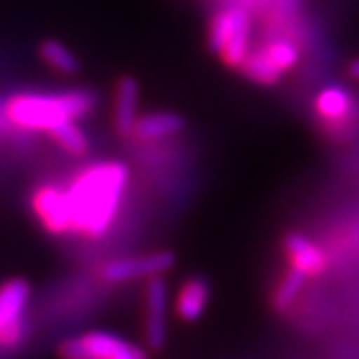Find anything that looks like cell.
Wrapping results in <instances>:
<instances>
[{"mask_svg": "<svg viewBox=\"0 0 359 359\" xmlns=\"http://www.w3.org/2000/svg\"><path fill=\"white\" fill-rule=\"evenodd\" d=\"M130 172L124 162L104 160L86 166L65 188L70 236L100 240L120 214Z\"/></svg>", "mask_w": 359, "mask_h": 359, "instance_id": "obj_1", "label": "cell"}, {"mask_svg": "<svg viewBox=\"0 0 359 359\" xmlns=\"http://www.w3.org/2000/svg\"><path fill=\"white\" fill-rule=\"evenodd\" d=\"M96 104L92 90H68L60 94H14L4 104V116L16 128L50 132L66 120L86 116Z\"/></svg>", "mask_w": 359, "mask_h": 359, "instance_id": "obj_2", "label": "cell"}, {"mask_svg": "<svg viewBox=\"0 0 359 359\" xmlns=\"http://www.w3.org/2000/svg\"><path fill=\"white\" fill-rule=\"evenodd\" d=\"M252 39V13L242 4L222 8L210 20L208 44L228 68L240 70L245 56L250 54Z\"/></svg>", "mask_w": 359, "mask_h": 359, "instance_id": "obj_3", "label": "cell"}, {"mask_svg": "<svg viewBox=\"0 0 359 359\" xmlns=\"http://www.w3.org/2000/svg\"><path fill=\"white\" fill-rule=\"evenodd\" d=\"M60 359H146L140 346L108 330H90L58 344Z\"/></svg>", "mask_w": 359, "mask_h": 359, "instance_id": "obj_4", "label": "cell"}, {"mask_svg": "<svg viewBox=\"0 0 359 359\" xmlns=\"http://www.w3.org/2000/svg\"><path fill=\"white\" fill-rule=\"evenodd\" d=\"M176 266V256L170 250H158L142 256H128L110 259L100 268V280L110 285L150 280L156 276H164Z\"/></svg>", "mask_w": 359, "mask_h": 359, "instance_id": "obj_5", "label": "cell"}, {"mask_svg": "<svg viewBox=\"0 0 359 359\" xmlns=\"http://www.w3.org/2000/svg\"><path fill=\"white\" fill-rule=\"evenodd\" d=\"M144 339L150 349H162L168 339V306L170 290L162 276L146 280L144 290Z\"/></svg>", "mask_w": 359, "mask_h": 359, "instance_id": "obj_6", "label": "cell"}, {"mask_svg": "<svg viewBox=\"0 0 359 359\" xmlns=\"http://www.w3.org/2000/svg\"><path fill=\"white\" fill-rule=\"evenodd\" d=\"M30 205L42 230L56 238L70 236V216H68L65 188L54 184H42L32 192Z\"/></svg>", "mask_w": 359, "mask_h": 359, "instance_id": "obj_7", "label": "cell"}, {"mask_svg": "<svg viewBox=\"0 0 359 359\" xmlns=\"http://www.w3.org/2000/svg\"><path fill=\"white\" fill-rule=\"evenodd\" d=\"M140 84L134 76H120L114 84L112 126L120 138H130L140 118Z\"/></svg>", "mask_w": 359, "mask_h": 359, "instance_id": "obj_8", "label": "cell"}, {"mask_svg": "<svg viewBox=\"0 0 359 359\" xmlns=\"http://www.w3.org/2000/svg\"><path fill=\"white\" fill-rule=\"evenodd\" d=\"M283 252L290 268L302 271L306 278H318L327 268V256L320 245L299 231H290L283 240Z\"/></svg>", "mask_w": 359, "mask_h": 359, "instance_id": "obj_9", "label": "cell"}, {"mask_svg": "<svg viewBox=\"0 0 359 359\" xmlns=\"http://www.w3.org/2000/svg\"><path fill=\"white\" fill-rule=\"evenodd\" d=\"M210 283L204 278H190L180 285L176 295V313L186 323H196L204 318L205 309L210 306Z\"/></svg>", "mask_w": 359, "mask_h": 359, "instance_id": "obj_10", "label": "cell"}, {"mask_svg": "<svg viewBox=\"0 0 359 359\" xmlns=\"http://www.w3.org/2000/svg\"><path fill=\"white\" fill-rule=\"evenodd\" d=\"M32 285L25 278H13L0 285V334L16 321L25 320Z\"/></svg>", "mask_w": 359, "mask_h": 359, "instance_id": "obj_11", "label": "cell"}, {"mask_svg": "<svg viewBox=\"0 0 359 359\" xmlns=\"http://www.w3.org/2000/svg\"><path fill=\"white\" fill-rule=\"evenodd\" d=\"M313 110L325 124H347L355 112L351 94L341 86H325L313 100Z\"/></svg>", "mask_w": 359, "mask_h": 359, "instance_id": "obj_12", "label": "cell"}, {"mask_svg": "<svg viewBox=\"0 0 359 359\" xmlns=\"http://www.w3.org/2000/svg\"><path fill=\"white\" fill-rule=\"evenodd\" d=\"M186 126L184 118L176 112H152L138 118L132 136L140 142H158L180 134Z\"/></svg>", "mask_w": 359, "mask_h": 359, "instance_id": "obj_13", "label": "cell"}, {"mask_svg": "<svg viewBox=\"0 0 359 359\" xmlns=\"http://www.w3.org/2000/svg\"><path fill=\"white\" fill-rule=\"evenodd\" d=\"M39 56L42 58L44 65L52 68L54 72L62 74V76L74 78L82 70V65H80L76 54L70 50L65 42L56 39L42 40L39 44Z\"/></svg>", "mask_w": 359, "mask_h": 359, "instance_id": "obj_14", "label": "cell"}, {"mask_svg": "<svg viewBox=\"0 0 359 359\" xmlns=\"http://www.w3.org/2000/svg\"><path fill=\"white\" fill-rule=\"evenodd\" d=\"M240 72L244 74L250 82H256L259 86H276L282 82L283 72L278 70L276 65L268 58V54L257 48V50H250L245 56L244 65L240 66Z\"/></svg>", "mask_w": 359, "mask_h": 359, "instance_id": "obj_15", "label": "cell"}, {"mask_svg": "<svg viewBox=\"0 0 359 359\" xmlns=\"http://www.w3.org/2000/svg\"><path fill=\"white\" fill-rule=\"evenodd\" d=\"M48 136L70 156L82 158V156L88 154V136L84 134V130L78 126L76 120H66L62 124H58L56 128H52L48 132Z\"/></svg>", "mask_w": 359, "mask_h": 359, "instance_id": "obj_16", "label": "cell"}, {"mask_svg": "<svg viewBox=\"0 0 359 359\" xmlns=\"http://www.w3.org/2000/svg\"><path fill=\"white\" fill-rule=\"evenodd\" d=\"M306 282H308V278L302 271H297L294 268L287 269L283 273L282 280L276 285V290H273V297H271L273 308L278 311H287L295 304V299L302 295L304 287H306Z\"/></svg>", "mask_w": 359, "mask_h": 359, "instance_id": "obj_17", "label": "cell"}, {"mask_svg": "<svg viewBox=\"0 0 359 359\" xmlns=\"http://www.w3.org/2000/svg\"><path fill=\"white\" fill-rule=\"evenodd\" d=\"M262 50L268 54L269 60L276 65L278 70H282L283 74L294 70L295 66L299 65V58H302V50L297 48V44H295L294 40L283 39V36L268 40L262 46Z\"/></svg>", "mask_w": 359, "mask_h": 359, "instance_id": "obj_18", "label": "cell"}, {"mask_svg": "<svg viewBox=\"0 0 359 359\" xmlns=\"http://www.w3.org/2000/svg\"><path fill=\"white\" fill-rule=\"evenodd\" d=\"M347 76L353 78V80H358L359 82V58L351 60V62L347 65Z\"/></svg>", "mask_w": 359, "mask_h": 359, "instance_id": "obj_19", "label": "cell"}]
</instances>
